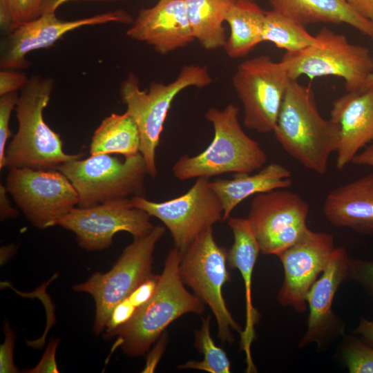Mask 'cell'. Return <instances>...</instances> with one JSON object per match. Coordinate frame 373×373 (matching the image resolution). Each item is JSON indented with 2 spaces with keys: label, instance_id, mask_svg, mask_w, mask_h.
<instances>
[{
  "label": "cell",
  "instance_id": "cell-1",
  "mask_svg": "<svg viewBox=\"0 0 373 373\" xmlns=\"http://www.w3.org/2000/svg\"><path fill=\"white\" fill-rule=\"evenodd\" d=\"M283 149L303 166L326 173L339 143V126L319 113L310 86L289 79L273 130Z\"/></svg>",
  "mask_w": 373,
  "mask_h": 373
},
{
  "label": "cell",
  "instance_id": "cell-2",
  "mask_svg": "<svg viewBox=\"0 0 373 373\" xmlns=\"http://www.w3.org/2000/svg\"><path fill=\"white\" fill-rule=\"evenodd\" d=\"M182 256L175 247L169 251L153 296L108 337L117 336L115 345L128 356L144 355L166 327L184 314L204 312V304L185 288L180 278Z\"/></svg>",
  "mask_w": 373,
  "mask_h": 373
},
{
  "label": "cell",
  "instance_id": "cell-3",
  "mask_svg": "<svg viewBox=\"0 0 373 373\" xmlns=\"http://www.w3.org/2000/svg\"><path fill=\"white\" fill-rule=\"evenodd\" d=\"M54 87L51 78L33 75L21 89L15 106L18 129L6 149L9 169H57L61 164L83 157L82 153H65L59 135L44 121L43 112Z\"/></svg>",
  "mask_w": 373,
  "mask_h": 373
},
{
  "label": "cell",
  "instance_id": "cell-4",
  "mask_svg": "<svg viewBox=\"0 0 373 373\" xmlns=\"http://www.w3.org/2000/svg\"><path fill=\"white\" fill-rule=\"evenodd\" d=\"M238 115L239 108L233 104L222 109L209 108L204 116L213 127L211 142L196 155L180 157L172 166L173 176L183 181L227 173H251L263 167L267 155L259 143L244 131Z\"/></svg>",
  "mask_w": 373,
  "mask_h": 373
},
{
  "label": "cell",
  "instance_id": "cell-5",
  "mask_svg": "<svg viewBox=\"0 0 373 373\" xmlns=\"http://www.w3.org/2000/svg\"><path fill=\"white\" fill-rule=\"evenodd\" d=\"M212 81L206 66L189 64L181 68L173 81L168 84L153 82L148 90L140 88L138 77L133 73H130L122 82L120 97L126 106V112L137 126L140 153L151 177L155 178L157 173L155 151L173 99L185 88L205 87Z\"/></svg>",
  "mask_w": 373,
  "mask_h": 373
},
{
  "label": "cell",
  "instance_id": "cell-6",
  "mask_svg": "<svg viewBox=\"0 0 373 373\" xmlns=\"http://www.w3.org/2000/svg\"><path fill=\"white\" fill-rule=\"evenodd\" d=\"M316 42L304 49L285 52L280 61L290 79L335 76L345 82L347 91L362 88L373 73V55L366 46L350 43L327 27L316 35Z\"/></svg>",
  "mask_w": 373,
  "mask_h": 373
},
{
  "label": "cell",
  "instance_id": "cell-7",
  "mask_svg": "<svg viewBox=\"0 0 373 373\" xmlns=\"http://www.w3.org/2000/svg\"><path fill=\"white\" fill-rule=\"evenodd\" d=\"M57 169L73 185L80 208L144 195L147 171L140 153L125 157L124 162L109 154L90 155L61 164Z\"/></svg>",
  "mask_w": 373,
  "mask_h": 373
},
{
  "label": "cell",
  "instance_id": "cell-8",
  "mask_svg": "<svg viewBox=\"0 0 373 373\" xmlns=\"http://www.w3.org/2000/svg\"><path fill=\"white\" fill-rule=\"evenodd\" d=\"M164 233V226H154L147 235L134 238L111 270L95 272L84 283L73 287L75 291L88 293L95 300L93 330L95 334L105 331L115 306L152 274L153 253Z\"/></svg>",
  "mask_w": 373,
  "mask_h": 373
},
{
  "label": "cell",
  "instance_id": "cell-9",
  "mask_svg": "<svg viewBox=\"0 0 373 373\" xmlns=\"http://www.w3.org/2000/svg\"><path fill=\"white\" fill-rule=\"evenodd\" d=\"M227 250L216 242L213 228L200 234L182 253L179 265L180 278L194 294L212 311L222 343H232V330L242 328L229 312L222 289L229 280L227 269Z\"/></svg>",
  "mask_w": 373,
  "mask_h": 373
},
{
  "label": "cell",
  "instance_id": "cell-10",
  "mask_svg": "<svg viewBox=\"0 0 373 373\" xmlns=\"http://www.w3.org/2000/svg\"><path fill=\"white\" fill-rule=\"evenodd\" d=\"M209 179L198 178L185 193L164 202L133 196L131 204L162 221L175 247L183 253L200 234L222 220L223 207Z\"/></svg>",
  "mask_w": 373,
  "mask_h": 373
},
{
  "label": "cell",
  "instance_id": "cell-11",
  "mask_svg": "<svg viewBox=\"0 0 373 373\" xmlns=\"http://www.w3.org/2000/svg\"><path fill=\"white\" fill-rule=\"evenodd\" d=\"M6 187L27 219L39 229L57 225L79 202L73 185L57 169H10Z\"/></svg>",
  "mask_w": 373,
  "mask_h": 373
},
{
  "label": "cell",
  "instance_id": "cell-12",
  "mask_svg": "<svg viewBox=\"0 0 373 373\" xmlns=\"http://www.w3.org/2000/svg\"><path fill=\"white\" fill-rule=\"evenodd\" d=\"M289 78L280 61L267 55L242 61L232 84L243 107V123L259 133L273 132Z\"/></svg>",
  "mask_w": 373,
  "mask_h": 373
},
{
  "label": "cell",
  "instance_id": "cell-13",
  "mask_svg": "<svg viewBox=\"0 0 373 373\" xmlns=\"http://www.w3.org/2000/svg\"><path fill=\"white\" fill-rule=\"evenodd\" d=\"M308 203L298 193L286 189L255 195L247 220L265 255H279L294 244L309 229Z\"/></svg>",
  "mask_w": 373,
  "mask_h": 373
},
{
  "label": "cell",
  "instance_id": "cell-14",
  "mask_svg": "<svg viewBox=\"0 0 373 373\" xmlns=\"http://www.w3.org/2000/svg\"><path fill=\"white\" fill-rule=\"evenodd\" d=\"M150 218L144 210L132 206L127 198L88 208H73L57 225L73 232L84 249L101 251L111 246L117 232H128L133 238L149 233L154 227Z\"/></svg>",
  "mask_w": 373,
  "mask_h": 373
},
{
  "label": "cell",
  "instance_id": "cell-15",
  "mask_svg": "<svg viewBox=\"0 0 373 373\" xmlns=\"http://www.w3.org/2000/svg\"><path fill=\"white\" fill-rule=\"evenodd\" d=\"M332 234L308 229L292 245L277 256L284 270L278 303L296 312L307 309V296L326 268L335 249Z\"/></svg>",
  "mask_w": 373,
  "mask_h": 373
},
{
  "label": "cell",
  "instance_id": "cell-16",
  "mask_svg": "<svg viewBox=\"0 0 373 373\" xmlns=\"http://www.w3.org/2000/svg\"><path fill=\"white\" fill-rule=\"evenodd\" d=\"M133 21L132 17L121 9L70 21L57 18L55 13L43 14L1 39V70L28 68L30 64L26 59L28 53L50 47L66 33L76 28L111 22L131 23Z\"/></svg>",
  "mask_w": 373,
  "mask_h": 373
},
{
  "label": "cell",
  "instance_id": "cell-17",
  "mask_svg": "<svg viewBox=\"0 0 373 373\" xmlns=\"http://www.w3.org/2000/svg\"><path fill=\"white\" fill-rule=\"evenodd\" d=\"M350 258L344 247H336L326 268L309 289L307 329L299 347L316 343L320 349L343 334L344 325L334 313L332 304L340 285L347 280Z\"/></svg>",
  "mask_w": 373,
  "mask_h": 373
},
{
  "label": "cell",
  "instance_id": "cell-18",
  "mask_svg": "<svg viewBox=\"0 0 373 373\" xmlns=\"http://www.w3.org/2000/svg\"><path fill=\"white\" fill-rule=\"evenodd\" d=\"M127 36L166 55L195 40L184 0H159L141 9L126 31Z\"/></svg>",
  "mask_w": 373,
  "mask_h": 373
},
{
  "label": "cell",
  "instance_id": "cell-19",
  "mask_svg": "<svg viewBox=\"0 0 373 373\" xmlns=\"http://www.w3.org/2000/svg\"><path fill=\"white\" fill-rule=\"evenodd\" d=\"M330 119L339 126L336 166L342 170L373 141V86L335 99Z\"/></svg>",
  "mask_w": 373,
  "mask_h": 373
},
{
  "label": "cell",
  "instance_id": "cell-20",
  "mask_svg": "<svg viewBox=\"0 0 373 373\" xmlns=\"http://www.w3.org/2000/svg\"><path fill=\"white\" fill-rule=\"evenodd\" d=\"M227 224L233 234V245L227 250V264L230 268L239 270L245 291L246 321L245 328L240 334V348L246 355L247 372H256L251 345L256 337L255 325L258 323L260 314L252 303L251 280L260 249L247 218L229 217Z\"/></svg>",
  "mask_w": 373,
  "mask_h": 373
},
{
  "label": "cell",
  "instance_id": "cell-21",
  "mask_svg": "<svg viewBox=\"0 0 373 373\" xmlns=\"http://www.w3.org/2000/svg\"><path fill=\"white\" fill-rule=\"evenodd\" d=\"M323 213L334 227L373 235V173L332 189L324 200Z\"/></svg>",
  "mask_w": 373,
  "mask_h": 373
},
{
  "label": "cell",
  "instance_id": "cell-22",
  "mask_svg": "<svg viewBox=\"0 0 373 373\" xmlns=\"http://www.w3.org/2000/svg\"><path fill=\"white\" fill-rule=\"evenodd\" d=\"M271 10L306 26L328 23L347 24L373 41V23L346 0H268Z\"/></svg>",
  "mask_w": 373,
  "mask_h": 373
},
{
  "label": "cell",
  "instance_id": "cell-23",
  "mask_svg": "<svg viewBox=\"0 0 373 373\" xmlns=\"http://www.w3.org/2000/svg\"><path fill=\"white\" fill-rule=\"evenodd\" d=\"M292 184L291 174L283 165L271 162L256 173H233L232 179H216L210 186L223 207L222 220L230 217L233 210L247 198L259 193L287 189Z\"/></svg>",
  "mask_w": 373,
  "mask_h": 373
},
{
  "label": "cell",
  "instance_id": "cell-24",
  "mask_svg": "<svg viewBox=\"0 0 373 373\" xmlns=\"http://www.w3.org/2000/svg\"><path fill=\"white\" fill-rule=\"evenodd\" d=\"M265 15L266 11L254 1H233L225 20L230 35L224 48L229 57H244L263 42Z\"/></svg>",
  "mask_w": 373,
  "mask_h": 373
},
{
  "label": "cell",
  "instance_id": "cell-25",
  "mask_svg": "<svg viewBox=\"0 0 373 373\" xmlns=\"http://www.w3.org/2000/svg\"><path fill=\"white\" fill-rule=\"evenodd\" d=\"M195 37L206 50L224 48L227 37L223 26L233 0H184Z\"/></svg>",
  "mask_w": 373,
  "mask_h": 373
},
{
  "label": "cell",
  "instance_id": "cell-26",
  "mask_svg": "<svg viewBox=\"0 0 373 373\" xmlns=\"http://www.w3.org/2000/svg\"><path fill=\"white\" fill-rule=\"evenodd\" d=\"M140 137L137 126L125 112L112 113L95 130L90 146V155L120 154L125 157L140 153Z\"/></svg>",
  "mask_w": 373,
  "mask_h": 373
},
{
  "label": "cell",
  "instance_id": "cell-27",
  "mask_svg": "<svg viewBox=\"0 0 373 373\" xmlns=\"http://www.w3.org/2000/svg\"><path fill=\"white\" fill-rule=\"evenodd\" d=\"M262 39L286 52L300 50L317 40L305 26L272 10L266 11Z\"/></svg>",
  "mask_w": 373,
  "mask_h": 373
},
{
  "label": "cell",
  "instance_id": "cell-28",
  "mask_svg": "<svg viewBox=\"0 0 373 373\" xmlns=\"http://www.w3.org/2000/svg\"><path fill=\"white\" fill-rule=\"evenodd\" d=\"M211 316L202 318V325L195 332V346L203 355V360H191L180 365L178 370L193 369L210 373H229L230 361L225 352L218 347L210 334Z\"/></svg>",
  "mask_w": 373,
  "mask_h": 373
},
{
  "label": "cell",
  "instance_id": "cell-29",
  "mask_svg": "<svg viewBox=\"0 0 373 373\" xmlns=\"http://www.w3.org/2000/svg\"><path fill=\"white\" fill-rule=\"evenodd\" d=\"M44 0H0V26L8 35L21 25L41 15Z\"/></svg>",
  "mask_w": 373,
  "mask_h": 373
},
{
  "label": "cell",
  "instance_id": "cell-30",
  "mask_svg": "<svg viewBox=\"0 0 373 373\" xmlns=\"http://www.w3.org/2000/svg\"><path fill=\"white\" fill-rule=\"evenodd\" d=\"M343 361L350 373H373V346L363 339L350 337L343 344Z\"/></svg>",
  "mask_w": 373,
  "mask_h": 373
},
{
  "label": "cell",
  "instance_id": "cell-31",
  "mask_svg": "<svg viewBox=\"0 0 373 373\" xmlns=\"http://www.w3.org/2000/svg\"><path fill=\"white\" fill-rule=\"evenodd\" d=\"M18 98L17 91L0 96V169L6 166V146L8 139L12 135L9 122Z\"/></svg>",
  "mask_w": 373,
  "mask_h": 373
},
{
  "label": "cell",
  "instance_id": "cell-32",
  "mask_svg": "<svg viewBox=\"0 0 373 373\" xmlns=\"http://www.w3.org/2000/svg\"><path fill=\"white\" fill-rule=\"evenodd\" d=\"M347 280L357 283L373 298V260L350 258Z\"/></svg>",
  "mask_w": 373,
  "mask_h": 373
},
{
  "label": "cell",
  "instance_id": "cell-33",
  "mask_svg": "<svg viewBox=\"0 0 373 373\" xmlns=\"http://www.w3.org/2000/svg\"><path fill=\"white\" fill-rule=\"evenodd\" d=\"M137 307L127 297L114 308L107 323L104 337L108 338L115 329L127 323L134 315Z\"/></svg>",
  "mask_w": 373,
  "mask_h": 373
},
{
  "label": "cell",
  "instance_id": "cell-34",
  "mask_svg": "<svg viewBox=\"0 0 373 373\" xmlns=\"http://www.w3.org/2000/svg\"><path fill=\"white\" fill-rule=\"evenodd\" d=\"M5 339L0 347V372L15 373L18 372L14 358V347L15 336L14 332L10 327L8 323L4 325Z\"/></svg>",
  "mask_w": 373,
  "mask_h": 373
},
{
  "label": "cell",
  "instance_id": "cell-35",
  "mask_svg": "<svg viewBox=\"0 0 373 373\" xmlns=\"http://www.w3.org/2000/svg\"><path fill=\"white\" fill-rule=\"evenodd\" d=\"M159 280L160 275L152 274L128 296L137 309L151 298L157 289Z\"/></svg>",
  "mask_w": 373,
  "mask_h": 373
},
{
  "label": "cell",
  "instance_id": "cell-36",
  "mask_svg": "<svg viewBox=\"0 0 373 373\" xmlns=\"http://www.w3.org/2000/svg\"><path fill=\"white\" fill-rule=\"evenodd\" d=\"M59 340L52 338L39 363L34 367L23 372L28 373H58L59 370L55 360V353Z\"/></svg>",
  "mask_w": 373,
  "mask_h": 373
},
{
  "label": "cell",
  "instance_id": "cell-37",
  "mask_svg": "<svg viewBox=\"0 0 373 373\" xmlns=\"http://www.w3.org/2000/svg\"><path fill=\"white\" fill-rule=\"evenodd\" d=\"M28 78L23 73L12 69L1 70L0 96L21 89L28 82Z\"/></svg>",
  "mask_w": 373,
  "mask_h": 373
},
{
  "label": "cell",
  "instance_id": "cell-38",
  "mask_svg": "<svg viewBox=\"0 0 373 373\" xmlns=\"http://www.w3.org/2000/svg\"><path fill=\"white\" fill-rule=\"evenodd\" d=\"M166 344V337L164 334L159 338L156 345L149 353L145 367L142 372H153L157 363L159 362Z\"/></svg>",
  "mask_w": 373,
  "mask_h": 373
},
{
  "label": "cell",
  "instance_id": "cell-39",
  "mask_svg": "<svg viewBox=\"0 0 373 373\" xmlns=\"http://www.w3.org/2000/svg\"><path fill=\"white\" fill-rule=\"evenodd\" d=\"M8 191L6 186L0 185V218L4 220L8 218H15L19 215L17 210L12 207L10 199L8 196Z\"/></svg>",
  "mask_w": 373,
  "mask_h": 373
},
{
  "label": "cell",
  "instance_id": "cell-40",
  "mask_svg": "<svg viewBox=\"0 0 373 373\" xmlns=\"http://www.w3.org/2000/svg\"><path fill=\"white\" fill-rule=\"evenodd\" d=\"M361 16L373 23V0H346Z\"/></svg>",
  "mask_w": 373,
  "mask_h": 373
},
{
  "label": "cell",
  "instance_id": "cell-41",
  "mask_svg": "<svg viewBox=\"0 0 373 373\" xmlns=\"http://www.w3.org/2000/svg\"><path fill=\"white\" fill-rule=\"evenodd\" d=\"M354 333L360 335L363 341L373 346V321L361 318Z\"/></svg>",
  "mask_w": 373,
  "mask_h": 373
},
{
  "label": "cell",
  "instance_id": "cell-42",
  "mask_svg": "<svg viewBox=\"0 0 373 373\" xmlns=\"http://www.w3.org/2000/svg\"><path fill=\"white\" fill-rule=\"evenodd\" d=\"M351 163L373 167V141L366 146L363 151L356 154Z\"/></svg>",
  "mask_w": 373,
  "mask_h": 373
},
{
  "label": "cell",
  "instance_id": "cell-43",
  "mask_svg": "<svg viewBox=\"0 0 373 373\" xmlns=\"http://www.w3.org/2000/svg\"><path fill=\"white\" fill-rule=\"evenodd\" d=\"M79 0H44L41 8V15L47 13H55L56 10L63 3ZM80 1H118L123 0H80Z\"/></svg>",
  "mask_w": 373,
  "mask_h": 373
},
{
  "label": "cell",
  "instance_id": "cell-44",
  "mask_svg": "<svg viewBox=\"0 0 373 373\" xmlns=\"http://www.w3.org/2000/svg\"><path fill=\"white\" fill-rule=\"evenodd\" d=\"M15 246L9 245L1 248V264H3L15 253Z\"/></svg>",
  "mask_w": 373,
  "mask_h": 373
},
{
  "label": "cell",
  "instance_id": "cell-45",
  "mask_svg": "<svg viewBox=\"0 0 373 373\" xmlns=\"http://www.w3.org/2000/svg\"><path fill=\"white\" fill-rule=\"evenodd\" d=\"M372 86H373V73L367 77L361 88H367Z\"/></svg>",
  "mask_w": 373,
  "mask_h": 373
},
{
  "label": "cell",
  "instance_id": "cell-46",
  "mask_svg": "<svg viewBox=\"0 0 373 373\" xmlns=\"http://www.w3.org/2000/svg\"><path fill=\"white\" fill-rule=\"evenodd\" d=\"M233 1H240V0H233ZM245 1H255V0H245Z\"/></svg>",
  "mask_w": 373,
  "mask_h": 373
}]
</instances>
